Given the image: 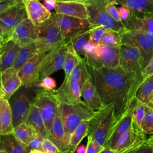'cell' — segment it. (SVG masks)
Wrapping results in <instances>:
<instances>
[{"mask_svg": "<svg viewBox=\"0 0 153 153\" xmlns=\"http://www.w3.org/2000/svg\"><path fill=\"white\" fill-rule=\"evenodd\" d=\"M13 130V115L9 101L0 99V135L11 134Z\"/></svg>", "mask_w": 153, "mask_h": 153, "instance_id": "cell-26", "label": "cell"}, {"mask_svg": "<svg viewBox=\"0 0 153 153\" xmlns=\"http://www.w3.org/2000/svg\"><path fill=\"white\" fill-rule=\"evenodd\" d=\"M25 123L32 126L38 134L44 138H47L48 134L39 109L32 103L30 105V111Z\"/></svg>", "mask_w": 153, "mask_h": 153, "instance_id": "cell-29", "label": "cell"}, {"mask_svg": "<svg viewBox=\"0 0 153 153\" xmlns=\"http://www.w3.org/2000/svg\"><path fill=\"white\" fill-rule=\"evenodd\" d=\"M59 110L66 133L69 137L81 122L90 120L96 112L83 101L71 104L60 103Z\"/></svg>", "mask_w": 153, "mask_h": 153, "instance_id": "cell-3", "label": "cell"}, {"mask_svg": "<svg viewBox=\"0 0 153 153\" xmlns=\"http://www.w3.org/2000/svg\"><path fill=\"white\" fill-rule=\"evenodd\" d=\"M116 121L112 105H106L96 111L89 120L87 137L104 146L109 133Z\"/></svg>", "mask_w": 153, "mask_h": 153, "instance_id": "cell-2", "label": "cell"}, {"mask_svg": "<svg viewBox=\"0 0 153 153\" xmlns=\"http://www.w3.org/2000/svg\"><path fill=\"white\" fill-rule=\"evenodd\" d=\"M67 50L68 44L65 40L47 53L41 65L39 81L45 76H50L53 73L63 69Z\"/></svg>", "mask_w": 153, "mask_h": 153, "instance_id": "cell-11", "label": "cell"}, {"mask_svg": "<svg viewBox=\"0 0 153 153\" xmlns=\"http://www.w3.org/2000/svg\"><path fill=\"white\" fill-rule=\"evenodd\" d=\"M91 29L79 33L69 39L68 41H66L68 45L72 48L74 51L79 56L82 57L84 56L85 55L84 46L88 42L90 41Z\"/></svg>", "mask_w": 153, "mask_h": 153, "instance_id": "cell-33", "label": "cell"}, {"mask_svg": "<svg viewBox=\"0 0 153 153\" xmlns=\"http://www.w3.org/2000/svg\"><path fill=\"white\" fill-rule=\"evenodd\" d=\"M140 127L145 134H153V111L146 105L145 114Z\"/></svg>", "mask_w": 153, "mask_h": 153, "instance_id": "cell-38", "label": "cell"}, {"mask_svg": "<svg viewBox=\"0 0 153 153\" xmlns=\"http://www.w3.org/2000/svg\"><path fill=\"white\" fill-rule=\"evenodd\" d=\"M124 23L128 30L139 31L153 35V12L140 14L131 13L129 19Z\"/></svg>", "mask_w": 153, "mask_h": 153, "instance_id": "cell-21", "label": "cell"}, {"mask_svg": "<svg viewBox=\"0 0 153 153\" xmlns=\"http://www.w3.org/2000/svg\"><path fill=\"white\" fill-rule=\"evenodd\" d=\"M43 3L42 4L44 6L50 11L55 10L57 0H42Z\"/></svg>", "mask_w": 153, "mask_h": 153, "instance_id": "cell-50", "label": "cell"}, {"mask_svg": "<svg viewBox=\"0 0 153 153\" xmlns=\"http://www.w3.org/2000/svg\"><path fill=\"white\" fill-rule=\"evenodd\" d=\"M138 147V146H137ZM137 148V147H136ZM136 148H133V149H131V150H130V151H128V152H127L126 153H134V150H135V149Z\"/></svg>", "mask_w": 153, "mask_h": 153, "instance_id": "cell-57", "label": "cell"}, {"mask_svg": "<svg viewBox=\"0 0 153 153\" xmlns=\"http://www.w3.org/2000/svg\"><path fill=\"white\" fill-rule=\"evenodd\" d=\"M45 138L40 135L39 134L37 133L29 142V143L27 145V147L29 148V150L32 149H39L41 151V146L43 140Z\"/></svg>", "mask_w": 153, "mask_h": 153, "instance_id": "cell-47", "label": "cell"}, {"mask_svg": "<svg viewBox=\"0 0 153 153\" xmlns=\"http://www.w3.org/2000/svg\"><path fill=\"white\" fill-rule=\"evenodd\" d=\"M0 99H2V94L1 88V82H0Z\"/></svg>", "mask_w": 153, "mask_h": 153, "instance_id": "cell-58", "label": "cell"}, {"mask_svg": "<svg viewBox=\"0 0 153 153\" xmlns=\"http://www.w3.org/2000/svg\"><path fill=\"white\" fill-rule=\"evenodd\" d=\"M38 38L36 26L27 18L22 21L13 30L10 38L20 46L35 42Z\"/></svg>", "mask_w": 153, "mask_h": 153, "instance_id": "cell-18", "label": "cell"}, {"mask_svg": "<svg viewBox=\"0 0 153 153\" xmlns=\"http://www.w3.org/2000/svg\"><path fill=\"white\" fill-rule=\"evenodd\" d=\"M20 45L11 39L4 41L0 45V73L13 66Z\"/></svg>", "mask_w": 153, "mask_h": 153, "instance_id": "cell-23", "label": "cell"}, {"mask_svg": "<svg viewBox=\"0 0 153 153\" xmlns=\"http://www.w3.org/2000/svg\"><path fill=\"white\" fill-rule=\"evenodd\" d=\"M47 53H36L19 71L22 85L31 88L39 81V71L42 60Z\"/></svg>", "mask_w": 153, "mask_h": 153, "instance_id": "cell-15", "label": "cell"}, {"mask_svg": "<svg viewBox=\"0 0 153 153\" xmlns=\"http://www.w3.org/2000/svg\"><path fill=\"white\" fill-rule=\"evenodd\" d=\"M146 105H147L148 106H149V107L153 111V101L149 102Z\"/></svg>", "mask_w": 153, "mask_h": 153, "instance_id": "cell-56", "label": "cell"}, {"mask_svg": "<svg viewBox=\"0 0 153 153\" xmlns=\"http://www.w3.org/2000/svg\"><path fill=\"white\" fill-rule=\"evenodd\" d=\"M152 101H153V91H152V92L151 93V94L149 95V96L148 97V103L150 102H152Z\"/></svg>", "mask_w": 153, "mask_h": 153, "instance_id": "cell-55", "label": "cell"}, {"mask_svg": "<svg viewBox=\"0 0 153 153\" xmlns=\"http://www.w3.org/2000/svg\"><path fill=\"white\" fill-rule=\"evenodd\" d=\"M101 67L115 69L119 66L120 47L102 45L98 56Z\"/></svg>", "mask_w": 153, "mask_h": 153, "instance_id": "cell-24", "label": "cell"}, {"mask_svg": "<svg viewBox=\"0 0 153 153\" xmlns=\"http://www.w3.org/2000/svg\"><path fill=\"white\" fill-rule=\"evenodd\" d=\"M81 85L79 82L72 78L64 79L62 85L56 90L60 103H76L81 100Z\"/></svg>", "mask_w": 153, "mask_h": 153, "instance_id": "cell-16", "label": "cell"}, {"mask_svg": "<svg viewBox=\"0 0 153 153\" xmlns=\"http://www.w3.org/2000/svg\"><path fill=\"white\" fill-rule=\"evenodd\" d=\"M30 88L22 86L9 99L11 109L14 127L21 123L25 122L31 105L29 93Z\"/></svg>", "mask_w": 153, "mask_h": 153, "instance_id": "cell-12", "label": "cell"}, {"mask_svg": "<svg viewBox=\"0 0 153 153\" xmlns=\"http://www.w3.org/2000/svg\"><path fill=\"white\" fill-rule=\"evenodd\" d=\"M36 53L37 51L35 42L20 46L12 67L19 72L23 66Z\"/></svg>", "mask_w": 153, "mask_h": 153, "instance_id": "cell-30", "label": "cell"}, {"mask_svg": "<svg viewBox=\"0 0 153 153\" xmlns=\"http://www.w3.org/2000/svg\"><path fill=\"white\" fill-rule=\"evenodd\" d=\"M0 149L7 153H28L30 151L27 146L19 140L13 133L1 136Z\"/></svg>", "mask_w": 153, "mask_h": 153, "instance_id": "cell-27", "label": "cell"}, {"mask_svg": "<svg viewBox=\"0 0 153 153\" xmlns=\"http://www.w3.org/2000/svg\"><path fill=\"white\" fill-rule=\"evenodd\" d=\"M47 138L58 148L59 153H67L70 137L67 135L59 114L55 118Z\"/></svg>", "mask_w": 153, "mask_h": 153, "instance_id": "cell-22", "label": "cell"}, {"mask_svg": "<svg viewBox=\"0 0 153 153\" xmlns=\"http://www.w3.org/2000/svg\"><path fill=\"white\" fill-rule=\"evenodd\" d=\"M145 108L146 105L137 99L133 111V119L140 127L145 114Z\"/></svg>", "mask_w": 153, "mask_h": 153, "instance_id": "cell-39", "label": "cell"}, {"mask_svg": "<svg viewBox=\"0 0 153 153\" xmlns=\"http://www.w3.org/2000/svg\"><path fill=\"white\" fill-rule=\"evenodd\" d=\"M38 85L43 90H54L56 87V82L50 76H47L40 79Z\"/></svg>", "mask_w": 153, "mask_h": 153, "instance_id": "cell-42", "label": "cell"}, {"mask_svg": "<svg viewBox=\"0 0 153 153\" xmlns=\"http://www.w3.org/2000/svg\"><path fill=\"white\" fill-rule=\"evenodd\" d=\"M113 3L127 7L131 13L140 14L153 12V0H111Z\"/></svg>", "mask_w": 153, "mask_h": 153, "instance_id": "cell-28", "label": "cell"}, {"mask_svg": "<svg viewBox=\"0 0 153 153\" xmlns=\"http://www.w3.org/2000/svg\"><path fill=\"white\" fill-rule=\"evenodd\" d=\"M17 1H19V2H22V0H17Z\"/></svg>", "mask_w": 153, "mask_h": 153, "instance_id": "cell-62", "label": "cell"}, {"mask_svg": "<svg viewBox=\"0 0 153 153\" xmlns=\"http://www.w3.org/2000/svg\"><path fill=\"white\" fill-rule=\"evenodd\" d=\"M41 151L43 153H59L57 146L48 138H45L43 140Z\"/></svg>", "mask_w": 153, "mask_h": 153, "instance_id": "cell-43", "label": "cell"}, {"mask_svg": "<svg viewBox=\"0 0 153 153\" xmlns=\"http://www.w3.org/2000/svg\"><path fill=\"white\" fill-rule=\"evenodd\" d=\"M99 44L102 45L120 47L122 44L120 34L114 30L106 29L105 33Z\"/></svg>", "mask_w": 153, "mask_h": 153, "instance_id": "cell-37", "label": "cell"}, {"mask_svg": "<svg viewBox=\"0 0 153 153\" xmlns=\"http://www.w3.org/2000/svg\"><path fill=\"white\" fill-rule=\"evenodd\" d=\"M28 153H43L42 151L39 149H32L29 151Z\"/></svg>", "mask_w": 153, "mask_h": 153, "instance_id": "cell-53", "label": "cell"}, {"mask_svg": "<svg viewBox=\"0 0 153 153\" xmlns=\"http://www.w3.org/2000/svg\"><path fill=\"white\" fill-rule=\"evenodd\" d=\"M136 99L137 98L134 96L131 100L124 114L116 120L103 146L105 148H112L117 139L131 127L133 121V111Z\"/></svg>", "mask_w": 153, "mask_h": 153, "instance_id": "cell-14", "label": "cell"}, {"mask_svg": "<svg viewBox=\"0 0 153 153\" xmlns=\"http://www.w3.org/2000/svg\"><path fill=\"white\" fill-rule=\"evenodd\" d=\"M4 41V39H3L1 36H0V45L1 44V43H2Z\"/></svg>", "mask_w": 153, "mask_h": 153, "instance_id": "cell-59", "label": "cell"}, {"mask_svg": "<svg viewBox=\"0 0 153 153\" xmlns=\"http://www.w3.org/2000/svg\"><path fill=\"white\" fill-rule=\"evenodd\" d=\"M105 8L109 14L117 22H122L120 16L118 8L115 6V4L111 0H108L105 5Z\"/></svg>", "mask_w": 153, "mask_h": 153, "instance_id": "cell-44", "label": "cell"}, {"mask_svg": "<svg viewBox=\"0 0 153 153\" xmlns=\"http://www.w3.org/2000/svg\"><path fill=\"white\" fill-rule=\"evenodd\" d=\"M75 153H86V146L84 144H79L76 147Z\"/></svg>", "mask_w": 153, "mask_h": 153, "instance_id": "cell-51", "label": "cell"}, {"mask_svg": "<svg viewBox=\"0 0 153 153\" xmlns=\"http://www.w3.org/2000/svg\"><path fill=\"white\" fill-rule=\"evenodd\" d=\"M146 139V134L133 119L131 127L117 139L112 148L118 153H126L140 145Z\"/></svg>", "mask_w": 153, "mask_h": 153, "instance_id": "cell-13", "label": "cell"}, {"mask_svg": "<svg viewBox=\"0 0 153 153\" xmlns=\"http://www.w3.org/2000/svg\"><path fill=\"white\" fill-rule=\"evenodd\" d=\"M152 74H153V57L151 59L150 62L147 65V66L142 71V74L138 80V83H137L138 87L146 78H147L148 77H149Z\"/></svg>", "mask_w": 153, "mask_h": 153, "instance_id": "cell-46", "label": "cell"}, {"mask_svg": "<svg viewBox=\"0 0 153 153\" xmlns=\"http://www.w3.org/2000/svg\"><path fill=\"white\" fill-rule=\"evenodd\" d=\"M57 14L76 17L81 19H89V13L84 2L72 1H57L55 8Z\"/></svg>", "mask_w": 153, "mask_h": 153, "instance_id": "cell-20", "label": "cell"}, {"mask_svg": "<svg viewBox=\"0 0 153 153\" xmlns=\"http://www.w3.org/2000/svg\"><path fill=\"white\" fill-rule=\"evenodd\" d=\"M134 153H153V136L146 139L140 145L137 147Z\"/></svg>", "mask_w": 153, "mask_h": 153, "instance_id": "cell-41", "label": "cell"}, {"mask_svg": "<svg viewBox=\"0 0 153 153\" xmlns=\"http://www.w3.org/2000/svg\"><path fill=\"white\" fill-rule=\"evenodd\" d=\"M0 82L2 99L7 100L22 86L19 72L13 67L0 73Z\"/></svg>", "mask_w": 153, "mask_h": 153, "instance_id": "cell-17", "label": "cell"}, {"mask_svg": "<svg viewBox=\"0 0 153 153\" xmlns=\"http://www.w3.org/2000/svg\"><path fill=\"white\" fill-rule=\"evenodd\" d=\"M108 0H90L85 2L89 13L88 21L93 27L102 26L120 33L127 30L123 22H117L107 12L105 5Z\"/></svg>", "mask_w": 153, "mask_h": 153, "instance_id": "cell-5", "label": "cell"}, {"mask_svg": "<svg viewBox=\"0 0 153 153\" xmlns=\"http://www.w3.org/2000/svg\"><path fill=\"white\" fill-rule=\"evenodd\" d=\"M105 31L106 29L102 26H96L93 27L91 29L90 42L94 45L99 44L103 38Z\"/></svg>", "mask_w": 153, "mask_h": 153, "instance_id": "cell-40", "label": "cell"}, {"mask_svg": "<svg viewBox=\"0 0 153 153\" xmlns=\"http://www.w3.org/2000/svg\"><path fill=\"white\" fill-rule=\"evenodd\" d=\"M36 30L38 38L35 43L37 53H47L65 41L52 17L36 26Z\"/></svg>", "mask_w": 153, "mask_h": 153, "instance_id": "cell-6", "label": "cell"}, {"mask_svg": "<svg viewBox=\"0 0 153 153\" xmlns=\"http://www.w3.org/2000/svg\"><path fill=\"white\" fill-rule=\"evenodd\" d=\"M89 120L81 122L71 134L67 153H75L76 147L79 145L82 140L87 136Z\"/></svg>", "mask_w": 153, "mask_h": 153, "instance_id": "cell-31", "label": "cell"}, {"mask_svg": "<svg viewBox=\"0 0 153 153\" xmlns=\"http://www.w3.org/2000/svg\"><path fill=\"white\" fill-rule=\"evenodd\" d=\"M99 153H118V151L111 148H105Z\"/></svg>", "mask_w": 153, "mask_h": 153, "instance_id": "cell-52", "label": "cell"}, {"mask_svg": "<svg viewBox=\"0 0 153 153\" xmlns=\"http://www.w3.org/2000/svg\"><path fill=\"white\" fill-rule=\"evenodd\" d=\"M27 14L22 2L9 7L0 13V29L4 40L9 39L14 29L25 19Z\"/></svg>", "mask_w": 153, "mask_h": 153, "instance_id": "cell-10", "label": "cell"}, {"mask_svg": "<svg viewBox=\"0 0 153 153\" xmlns=\"http://www.w3.org/2000/svg\"><path fill=\"white\" fill-rule=\"evenodd\" d=\"M51 17L59 26L65 40L69 39L94 27L88 20L62 15L56 13L52 14Z\"/></svg>", "mask_w": 153, "mask_h": 153, "instance_id": "cell-9", "label": "cell"}, {"mask_svg": "<svg viewBox=\"0 0 153 153\" xmlns=\"http://www.w3.org/2000/svg\"><path fill=\"white\" fill-rule=\"evenodd\" d=\"M37 133L36 130L32 126L25 122L21 123L14 127L13 133L19 140L26 145Z\"/></svg>", "mask_w": 153, "mask_h": 153, "instance_id": "cell-32", "label": "cell"}, {"mask_svg": "<svg viewBox=\"0 0 153 153\" xmlns=\"http://www.w3.org/2000/svg\"><path fill=\"white\" fill-rule=\"evenodd\" d=\"M81 97L83 98V102L94 111H97L103 107L100 96L88 78L82 84L81 88Z\"/></svg>", "mask_w": 153, "mask_h": 153, "instance_id": "cell-25", "label": "cell"}, {"mask_svg": "<svg viewBox=\"0 0 153 153\" xmlns=\"http://www.w3.org/2000/svg\"><path fill=\"white\" fill-rule=\"evenodd\" d=\"M0 153H7L4 150L2 149H0Z\"/></svg>", "mask_w": 153, "mask_h": 153, "instance_id": "cell-61", "label": "cell"}, {"mask_svg": "<svg viewBox=\"0 0 153 153\" xmlns=\"http://www.w3.org/2000/svg\"><path fill=\"white\" fill-rule=\"evenodd\" d=\"M118 10L122 21L126 22L129 19L131 16V11L127 7L121 5L120 7L118 8Z\"/></svg>", "mask_w": 153, "mask_h": 153, "instance_id": "cell-48", "label": "cell"}, {"mask_svg": "<svg viewBox=\"0 0 153 153\" xmlns=\"http://www.w3.org/2000/svg\"><path fill=\"white\" fill-rule=\"evenodd\" d=\"M80 57L81 56H79L76 54L72 48L68 44V50L63 66V69L65 72L64 79H66L69 78L72 70L77 63Z\"/></svg>", "mask_w": 153, "mask_h": 153, "instance_id": "cell-36", "label": "cell"}, {"mask_svg": "<svg viewBox=\"0 0 153 153\" xmlns=\"http://www.w3.org/2000/svg\"><path fill=\"white\" fill-rule=\"evenodd\" d=\"M0 36H1V37L4 39V38H3V34H2V32L1 30V29H0Z\"/></svg>", "mask_w": 153, "mask_h": 153, "instance_id": "cell-60", "label": "cell"}, {"mask_svg": "<svg viewBox=\"0 0 153 153\" xmlns=\"http://www.w3.org/2000/svg\"><path fill=\"white\" fill-rule=\"evenodd\" d=\"M31 103L35 105L39 109L48 136L53 123L56 116L59 114V106L60 102L57 97L56 90H36L34 97L31 99Z\"/></svg>", "mask_w": 153, "mask_h": 153, "instance_id": "cell-4", "label": "cell"}, {"mask_svg": "<svg viewBox=\"0 0 153 153\" xmlns=\"http://www.w3.org/2000/svg\"><path fill=\"white\" fill-rule=\"evenodd\" d=\"M120 34L122 44L134 46L139 49L140 66L143 71L153 57V35L128 30Z\"/></svg>", "mask_w": 153, "mask_h": 153, "instance_id": "cell-7", "label": "cell"}, {"mask_svg": "<svg viewBox=\"0 0 153 153\" xmlns=\"http://www.w3.org/2000/svg\"><path fill=\"white\" fill-rule=\"evenodd\" d=\"M69 78L77 80L81 86L85 80L90 78L87 66L83 57L79 58Z\"/></svg>", "mask_w": 153, "mask_h": 153, "instance_id": "cell-35", "label": "cell"}, {"mask_svg": "<svg viewBox=\"0 0 153 153\" xmlns=\"http://www.w3.org/2000/svg\"><path fill=\"white\" fill-rule=\"evenodd\" d=\"M27 19L35 26H39L51 17L48 10L39 0H22Z\"/></svg>", "mask_w": 153, "mask_h": 153, "instance_id": "cell-19", "label": "cell"}, {"mask_svg": "<svg viewBox=\"0 0 153 153\" xmlns=\"http://www.w3.org/2000/svg\"><path fill=\"white\" fill-rule=\"evenodd\" d=\"M153 91V74L146 78L138 87L135 96L145 105L148 103V97Z\"/></svg>", "mask_w": 153, "mask_h": 153, "instance_id": "cell-34", "label": "cell"}, {"mask_svg": "<svg viewBox=\"0 0 153 153\" xmlns=\"http://www.w3.org/2000/svg\"><path fill=\"white\" fill-rule=\"evenodd\" d=\"M87 64V63H86ZM87 66L90 79L97 90L103 106L112 105L117 120L127 109L131 100L133 78L120 66L115 69Z\"/></svg>", "mask_w": 153, "mask_h": 153, "instance_id": "cell-1", "label": "cell"}, {"mask_svg": "<svg viewBox=\"0 0 153 153\" xmlns=\"http://www.w3.org/2000/svg\"><path fill=\"white\" fill-rule=\"evenodd\" d=\"M57 1H78V2H81L85 3L90 0H57Z\"/></svg>", "mask_w": 153, "mask_h": 153, "instance_id": "cell-54", "label": "cell"}, {"mask_svg": "<svg viewBox=\"0 0 153 153\" xmlns=\"http://www.w3.org/2000/svg\"><path fill=\"white\" fill-rule=\"evenodd\" d=\"M1 135H0V139H1Z\"/></svg>", "mask_w": 153, "mask_h": 153, "instance_id": "cell-63", "label": "cell"}, {"mask_svg": "<svg viewBox=\"0 0 153 153\" xmlns=\"http://www.w3.org/2000/svg\"><path fill=\"white\" fill-rule=\"evenodd\" d=\"M105 147L97 142L87 137V143L86 146V153H99Z\"/></svg>", "mask_w": 153, "mask_h": 153, "instance_id": "cell-45", "label": "cell"}, {"mask_svg": "<svg viewBox=\"0 0 153 153\" xmlns=\"http://www.w3.org/2000/svg\"><path fill=\"white\" fill-rule=\"evenodd\" d=\"M20 2L17 0H0V13L9 7Z\"/></svg>", "mask_w": 153, "mask_h": 153, "instance_id": "cell-49", "label": "cell"}, {"mask_svg": "<svg viewBox=\"0 0 153 153\" xmlns=\"http://www.w3.org/2000/svg\"><path fill=\"white\" fill-rule=\"evenodd\" d=\"M119 66L133 76V85L131 96L133 97L135 96L138 87V80L142 72L139 49L134 46L122 44L120 46Z\"/></svg>", "mask_w": 153, "mask_h": 153, "instance_id": "cell-8", "label": "cell"}]
</instances>
